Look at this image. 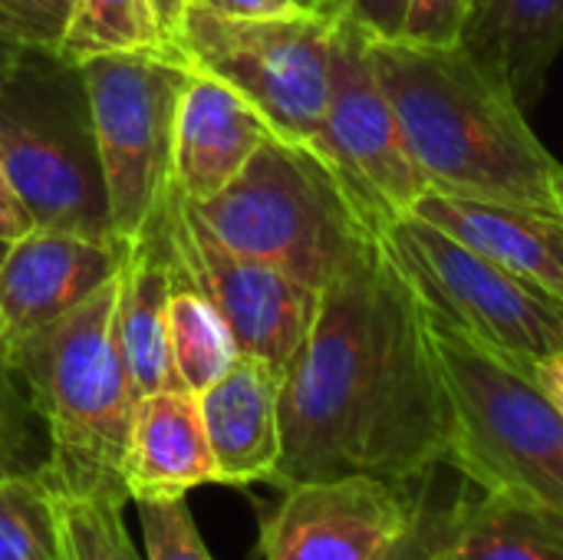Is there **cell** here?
<instances>
[{
    "label": "cell",
    "instance_id": "cell-39",
    "mask_svg": "<svg viewBox=\"0 0 563 560\" xmlns=\"http://www.w3.org/2000/svg\"><path fill=\"white\" fill-rule=\"evenodd\" d=\"M3 251H7V241H0V257H3Z\"/></svg>",
    "mask_w": 563,
    "mask_h": 560
},
{
    "label": "cell",
    "instance_id": "cell-28",
    "mask_svg": "<svg viewBox=\"0 0 563 560\" xmlns=\"http://www.w3.org/2000/svg\"><path fill=\"white\" fill-rule=\"evenodd\" d=\"M76 0H0V36L16 46L59 50Z\"/></svg>",
    "mask_w": 563,
    "mask_h": 560
},
{
    "label": "cell",
    "instance_id": "cell-24",
    "mask_svg": "<svg viewBox=\"0 0 563 560\" xmlns=\"http://www.w3.org/2000/svg\"><path fill=\"white\" fill-rule=\"evenodd\" d=\"M49 502L59 528L63 560H142L122 518L129 502L63 492H49Z\"/></svg>",
    "mask_w": 563,
    "mask_h": 560
},
{
    "label": "cell",
    "instance_id": "cell-38",
    "mask_svg": "<svg viewBox=\"0 0 563 560\" xmlns=\"http://www.w3.org/2000/svg\"><path fill=\"white\" fill-rule=\"evenodd\" d=\"M488 3H492V0H475V10H472V20H478V17H482V13L488 10Z\"/></svg>",
    "mask_w": 563,
    "mask_h": 560
},
{
    "label": "cell",
    "instance_id": "cell-32",
    "mask_svg": "<svg viewBox=\"0 0 563 560\" xmlns=\"http://www.w3.org/2000/svg\"><path fill=\"white\" fill-rule=\"evenodd\" d=\"M30 228H36V221L30 218V211L23 208V201L16 198V191L7 182V172L0 165V241H16L23 238Z\"/></svg>",
    "mask_w": 563,
    "mask_h": 560
},
{
    "label": "cell",
    "instance_id": "cell-15",
    "mask_svg": "<svg viewBox=\"0 0 563 560\" xmlns=\"http://www.w3.org/2000/svg\"><path fill=\"white\" fill-rule=\"evenodd\" d=\"M271 135L267 122L218 79L185 69L175 106V185L188 201L214 198Z\"/></svg>",
    "mask_w": 563,
    "mask_h": 560
},
{
    "label": "cell",
    "instance_id": "cell-31",
    "mask_svg": "<svg viewBox=\"0 0 563 560\" xmlns=\"http://www.w3.org/2000/svg\"><path fill=\"white\" fill-rule=\"evenodd\" d=\"M191 3H201V7H208L211 13H221V17H244V20L307 13L294 0H191Z\"/></svg>",
    "mask_w": 563,
    "mask_h": 560
},
{
    "label": "cell",
    "instance_id": "cell-7",
    "mask_svg": "<svg viewBox=\"0 0 563 560\" xmlns=\"http://www.w3.org/2000/svg\"><path fill=\"white\" fill-rule=\"evenodd\" d=\"M333 26L336 20L320 13L244 20L188 3L165 56L238 92L267 122L271 135L320 155Z\"/></svg>",
    "mask_w": 563,
    "mask_h": 560
},
{
    "label": "cell",
    "instance_id": "cell-12",
    "mask_svg": "<svg viewBox=\"0 0 563 560\" xmlns=\"http://www.w3.org/2000/svg\"><path fill=\"white\" fill-rule=\"evenodd\" d=\"M416 485L373 475L287 485L261 521V558L386 560L412 521Z\"/></svg>",
    "mask_w": 563,
    "mask_h": 560
},
{
    "label": "cell",
    "instance_id": "cell-20",
    "mask_svg": "<svg viewBox=\"0 0 563 560\" xmlns=\"http://www.w3.org/2000/svg\"><path fill=\"white\" fill-rule=\"evenodd\" d=\"M442 560H563V518L505 495L468 492Z\"/></svg>",
    "mask_w": 563,
    "mask_h": 560
},
{
    "label": "cell",
    "instance_id": "cell-37",
    "mask_svg": "<svg viewBox=\"0 0 563 560\" xmlns=\"http://www.w3.org/2000/svg\"><path fill=\"white\" fill-rule=\"evenodd\" d=\"M300 10H307V13H317V7H320V0H294Z\"/></svg>",
    "mask_w": 563,
    "mask_h": 560
},
{
    "label": "cell",
    "instance_id": "cell-22",
    "mask_svg": "<svg viewBox=\"0 0 563 560\" xmlns=\"http://www.w3.org/2000/svg\"><path fill=\"white\" fill-rule=\"evenodd\" d=\"M168 36L152 0H76L73 20L59 43V56L82 66L119 53H165Z\"/></svg>",
    "mask_w": 563,
    "mask_h": 560
},
{
    "label": "cell",
    "instance_id": "cell-2",
    "mask_svg": "<svg viewBox=\"0 0 563 560\" xmlns=\"http://www.w3.org/2000/svg\"><path fill=\"white\" fill-rule=\"evenodd\" d=\"M369 56L429 191L563 218V165L492 59L373 36Z\"/></svg>",
    "mask_w": 563,
    "mask_h": 560
},
{
    "label": "cell",
    "instance_id": "cell-35",
    "mask_svg": "<svg viewBox=\"0 0 563 560\" xmlns=\"http://www.w3.org/2000/svg\"><path fill=\"white\" fill-rule=\"evenodd\" d=\"M16 53H20V46L10 43L7 36H0V83H3V76L10 73V66L16 63Z\"/></svg>",
    "mask_w": 563,
    "mask_h": 560
},
{
    "label": "cell",
    "instance_id": "cell-40",
    "mask_svg": "<svg viewBox=\"0 0 563 560\" xmlns=\"http://www.w3.org/2000/svg\"><path fill=\"white\" fill-rule=\"evenodd\" d=\"M3 475H7V469H3V465H0V479H3Z\"/></svg>",
    "mask_w": 563,
    "mask_h": 560
},
{
    "label": "cell",
    "instance_id": "cell-23",
    "mask_svg": "<svg viewBox=\"0 0 563 560\" xmlns=\"http://www.w3.org/2000/svg\"><path fill=\"white\" fill-rule=\"evenodd\" d=\"M0 560H63L53 502L36 475L0 479Z\"/></svg>",
    "mask_w": 563,
    "mask_h": 560
},
{
    "label": "cell",
    "instance_id": "cell-21",
    "mask_svg": "<svg viewBox=\"0 0 563 560\" xmlns=\"http://www.w3.org/2000/svg\"><path fill=\"white\" fill-rule=\"evenodd\" d=\"M168 343L175 373L181 386L195 396L218 383L241 356L228 320L208 300V294L181 271L178 261L168 297Z\"/></svg>",
    "mask_w": 563,
    "mask_h": 560
},
{
    "label": "cell",
    "instance_id": "cell-29",
    "mask_svg": "<svg viewBox=\"0 0 563 560\" xmlns=\"http://www.w3.org/2000/svg\"><path fill=\"white\" fill-rule=\"evenodd\" d=\"M475 0H412L402 36L426 46H452L465 40Z\"/></svg>",
    "mask_w": 563,
    "mask_h": 560
},
{
    "label": "cell",
    "instance_id": "cell-16",
    "mask_svg": "<svg viewBox=\"0 0 563 560\" xmlns=\"http://www.w3.org/2000/svg\"><path fill=\"white\" fill-rule=\"evenodd\" d=\"M280 383L267 363L238 356V363L198 393L205 436L214 455L218 485L274 482L280 465Z\"/></svg>",
    "mask_w": 563,
    "mask_h": 560
},
{
    "label": "cell",
    "instance_id": "cell-18",
    "mask_svg": "<svg viewBox=\"0 0 563 560\" xmlns=\"http://www.w3.org/2000/svg\"><path fill=\"white\" fill-rule=\"evenodd\" d=\"M412 215L445 228L465 244L505 264L563 317V218L525 208L422 195Z\"/></svg>",
    "mask_w": 563,
    "mask_h": 560
},
{
    "label": "cell",
    "instance_id": "cell-17",
    "mask_svg": "<svg viewBox=\"0 0 563 560\" xmlns=\"http://www.w3.org/2000/svg\"><path fill=\"white\" fill-rule=\"evenodd\" d=\"M122 482L132 502H172L198 485H218L195 393L165 389L135 403Z\"/></svg>",
    "mask_w": 563,
    "mask_h": 560
},
{
    "label": "cell",
    "instance_id": "cell-30",
    "mask_svg": "<svg viewBox=\"0 0 563 560\" xmlns=\"http://www.w3.org/2000/svg\"><path fill=\"white\" fill-rule=\"evenodd\" d=\"M412 0H350L346 20L360 23L373 40H399Z\"/></svg>",
    "mask_w": 563,
    "mask_h": 560
},
{
    "label": "cell",
    "instance_id": "cell-11",
    "mask_svg": "<svg viewBox=\"0 0 563 560\" xmlns=\"http://www.w3.org/2000/svg\"><path fill=\"white\" fill-rule=\"evenodd\" d=\"M172 251L228 320L238 353L284 376L313 323L320 294L271 264L224 248L181 191L172 198Z\"/></svg>",
    "mask_w": 563,
    "mask_h": 560
},
{
    "label": "cell",
    "instance_id": "cell-9",
    "mask_svg": "<svg viewBox=\"0 0 563 560\" xmlns=\"http://www.w3.org/2000/svg\"><path fill=\"white\" fill-rule=\"evenodd\" d=\"M383 241L432 307L508 363L528 373L563 353L561 314L495 257L419 215L389 221Z\"/></svg>",
    "mask_w": 563,
    "mask_h": 560
},
{
    "label": "cell",
    "instance_id": "cell-34",
    "mask_svg": "<svg viewBox=\"0 0 563 560\" xmlns=\"http://www.w3.org/2000/svg\"><path fill=\"white\" fill-rule=\"evenodd\" d=\"M188 3H191V0H152L155 17H158V23H162V30H165L168 43H172V36H175L178 26H181V17H185Z\"/></svg>",
    "mask_w": 563,
    "mask_h": 560
},
{
    "label": "cell",
    "instance_id": "cell-5",
    "mask_svg": "<svg viewBox=\"0 0 563 560\" xmlns=\"http://www.w3.org/2000/svg\"><path fill=\"white\" fill-rule=\"evenodd\" d=\"M188 205L224 248L317 294L383 234L327 158L277 135L261 142L228 188Z\"/></svg>",
    "mask_w": 563,
    "mask_h": 560
},
{
    "label": "cell",
    "instance_id": "cell-6",
    "mask_svg": "<svg viewBox=\"0 0 563 560\" xmlns=\"http://www.w3.org/2000/svg\"><path fill=\"white\" fill-rule=\"evenodd\" d=\"M0 165L40 228L119 241L86 76L53 50L20 46L0 83Z\"/></svg>",
    "mask_w": 563,
    "mask_h": 560
},
{
    "label": "cell",
    "instance_id": "cell-33",
    "mask_svg": "<svg viewBox=\"0 0 563 560\" xmlns=\"http://www.w3.org/2000/svg\"><path fill=\"white\" fill-rule=\"evenodd\" d=\"M528 373L534 376V383L544 389V396L554 403V409L563 416V353L544 360V363H534Z\"/></svg>",
    "mask_w": 563,
    "mask_h": 560
},
{
    "label": "cell",
    "instance_id": "cell-4",
    "mask_svg": "<svg viewBox=\"0 0 563 560\" xmlns=\"http://www.w3.org/2000/svg\"><path fill=\"white\" fill-rule=\"evenodd\" d=\"M422 304L452 416L445 465L475 492L563 518V416L531 373Z\"/></svg>",
    "mask_w": 563,
    "mask_h": 560
},
{
    "label": "cell",
    "instance_id": "cell-1",
    "mask_svg": "<svg viewBox=\"0 0 563 560\" xmlns=\"http://www.w3.org/2000/svg\"><path fill=\"white\" fill-rule=\"evenodd\" d=\"M449 396L426 304L383 241L323 290L280 383L274 488L373 475L396 485L449 459Z\"/></svg>",
    "mask_w": 563,
    "mask_h": 560
},
{
    "label": "cell",
    "instance_id": "cell-19",
    "mask_svg": "<svg viewBox=\"0 0 563 560\" xmlns=\"http://www.w3.org/2000/svg\"><path fill=\"white\" fill-rule=\"evenodd\" d=\"M465 43L505 73L518 102L528 109L541 99L548 73L563 50V0H492L468 23Z\"/></svg>",
    "mask_w": 563,
    "mask_h": 560
},
{
    "label": "cell",
    "instance_id": "cell-13",
    "mask_svg": "<svg viewBox=\"0 0 563 560\" xmlns=\"http://www.w3.org/2000/svg\"><path fill=\"white\" fill-rule=\"evenodd\" d=\"M125 261L122 241H96L59 228H30L7 241L0 257V356L49 327L102 284Z\"/></svg>",
    "mask_w": 563,
    "mask_h": 560
},
{
    "label": "cell",
    "instance_id": "cell-10",
    "mask_svg": "<svg viewBox=\"0 0 563 560\" xmlns=\"http://www.w3.org/2000/svg\"><path fill=\"white\" fill-rule=\"evenodd\" d=\"M320 158L333 165L356 205L383 231L389 221L412 215L429 182L419 172L396 109L376 76L369 33L340 17L330 46V102Z\"/></svg>",
    "mask_w": 563,
    "mask_h": 560
},
{
    "label": "cell",
    "instance_id": "cell-14",
    "mask_svg": "<svg viewBox=\"0 0 563 560\" xmlns=\"http://www.w3.org/2000/svg\"><path fill=\"white\" fill-rule=\"evenodd\" d=\"M172 284H175V251H172V201H168V208L135 241L125 244V261L119 271L115 333H119V353L129 383L139 399L165 389H185L175 373L172 343H168Z\"/></svg>",
    "mask_w": 563,
    "mask_h": 560
},
{
    "label": "cell",
    "instance_id": "cell-3",
    "mask_svg": "<svg viewBox=\"0 0 563 560\" xmlns=\"http://www.w3.org/2000/svg\"><path fill=\"white\" fill-rule=\"evenodd\" d=\"M115 307L119 274L7 353L46 432L36 479L49 492L132 502L122 462L139 396L119 353Z\"/></svg>",
    "mask_w": 563,
    "mask_h": 560
},
{
    "label": "cell",
    "instance_id": "cell-36",
    "mask_svg": "<svg viewBox=\"0 0 563 560\" xmlns=\"http://www.w3.org/2000/svg\"><path fill=\"white\" fill-rule=\"evenodd\" d=\"M346 7H350V0H320L317 13L327 17V20H340L346 13Z\"/></svg>",
    "mask_w": 563,
    "mask_h": 560
},
{
    "label": "cell",
    "instance_id": "cell-27",
    "mask_svg": "<svg viewBox=\"0 0 563 560\" xmlns=\"http://www.w3.org/2000/svg\"><path fill=\"white\" fill-rule=\"evenodd\" d=\"M135 508L145 538V560H214L195 528L185 498L135 502Z\"/></svg>",
    "mask_w": 563,
    "mask_h": 560
},
{
    "label": "cell",
    "instance_id": "cell-26",
    "mask_svg": "<svg viewBox=\"0 0 563 560\" xmlns=\"http://www.w3.org/2000/svg\"><path fill=\"white\" fill-rule=\"evenodd\" d=\"M46 462V432L43 422L10 370V363L0 356V465L7 472L36 475Z\"/></svg>",
    "mask_w": 563,
    "mask_h": 560
},
{
    "label": "cell",
    "instance_id": "cell-8",
    "mask_svg": "<svg viewBox=\"0 0 563 560\" xmlns=\"http://www.w3.org/2000/svg\"><path fill=\"white\" fill-rule=\"evenodd\" d=\"M86 76L112 231L135 241L175 195V106L185 69L165 53H119L79 66Z\"/></svg>",
    "mask_w": 563,
    "mask_h": 560
},
{
    "label": "cell",
    "instance_id": "cell-25",
    "mask_svg": "<svg viewBox=\"0 0 563 560\" xmlns=\"http://www.w3.org/2000/svg\"><path fill=\"white\" fill-rule=\"evenodd\" d=\"M468 482L452 465L429 469L416 485V512L406 528V535L396 541V548L386 560H442L445 541L452 535V525L468 498Z\"/></svg>",
    "mask_w": 563,
    "mask_h": 560
}]
</instances>
